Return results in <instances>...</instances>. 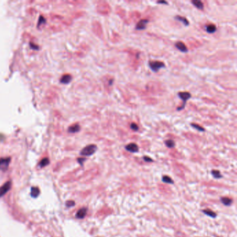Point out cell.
<instances>
[{
    "instance_id": "ffe728a7",
    "label": "cell",
    "mask_w": 237,
    "mask_h": 237,
    "mask_svg": "<svg viewBox=\"0 0 237 237\" xmlns=\"http://www.w3.org/2000/svg\"><path fill=\"white\" fill-rule=\"evenodd\" d=\"M191 126L193 127V128H195V129H197V130H198V131H205V129H204L202 127L198 125V124H197L192 123V124H191Z\"/></svg>"
},
{
    "instance_id": "52a82bcc",
    "label": "cell",
    "mask_w": 237,
    "mask_h": 237,
    "mask_svg": "<svg viewBox=\"0 0 237 237\" xmlns=\"http://www.w3.org/2000/svg\"><path fill=\"white\" fill-rule=\"evenodd\" d=\"M125 149L127 150V151L132 152V153L139 152V146H138L136 143H129L127 145H126Z\"/></svg>"
},
{
    "instance_id": "8fae6325",
    "label": "cell",
    "mask_w": 237,
    "mask_h": 237,
    "mask_svg": "<svg viewBox=\"0 0 237 237\" xmlns=\"http://www.w3.org/2000/svg\"><path fill=\"white\" fill-rule=\"evenodd\" d=\"M191 3L194 5V6L198 9L202 10L204 9V5L201 1H199V0H192V1H191Z\"/></svg>"
},
{
    "instance_id": "7402d4cb",
    "label": "cell",
    "mask_w": 237,
    "mask_h": 237,
    "mask_svg": "<svg viewBox=\"0 0 237 237\" xmlns=\"http://www.w3.org/2000/svg\"><path fill=\"white\" fill-rule=\"evenodd\" d=\"M211 173H212V175L213 176V177L216 178V179H219V178H220L222 177L220 172H219L218 170H212V172H211Z\"/></svg>"
},
{
    "instance_id": "30bf717a",
    "label": "cell",
    "mask_w": 237,
    "mask_h": 237,
    "mask_svg": "<svg viewBox=\"0 0 237 237\" xmlns=\"http://www.w3.org/2000/svg\"><path fill=\"white\" fill-rule=\"evenodd\" d=\"M175 19L178 20V21L182 22L183 24L185 25V26H188V25H189V22H188V20L184 17L180 16V15H177V16L175 17Z\"/></svg>"
},
{
    "instance_id": "7c38bea8",
    "label": "cell",
    "mask_w": 237,
    "mask_h": 237,
    "mask_svg": "<svg viewBox=\"0 0 237 237\" xmlns=\"http://www.w3.org/2000/svg\"><path fill=\"white\" fill-rule=\"evenodd\" d=\"M72 80V76L70 75H65L61 77V82L63 83H68L70 82V81Z\"/></svg>"
},
{
    "instance_id": "6da1fadb",
    "label": "cell",
    "mask_w": 237,
    "mask_h": 237,
    "mask_svg": "<svg viewBox=\"0 0 237 237\" xmlns=\"http://www.w3.org/2000/svg\"><path fill=\"white\" fill-rule=\"evenodd\" d=\"M149 67L154 72H157L160 69L165 67L164 62L159 61H150L149 62Z\"/></svg>"
},
{
    "instance_id": "e0dca14e",
    "label": "cell",
    "mask_w": 237,
    "mask_h": 237,
    "mask_svg": "<svg viewBox=\"0 0 237 237\" xmlns=\"http://www.w3.org/2000/svg\"><path fill=\"white\" fill-rule=\"evenodd\" d=\"M165 144L168 147H169V148H172V147H174L175 145L174 141H172V140H170V139L165 141Z\"/></svg>"
},
{
    "instance_id": "d4e9b609",
    "label": "cell",
    "mask_w": 237,
    "mask_h": 237,
    "mask_svg": "<svg viewBox=\"0 0 237 237\" xmlns=\"http://www.w3.org/2000/svg\"><path fill=\"white\" fill-rule=\"evenodd\" d=\"M143 159H144V161H147V162H152L153 161V160L151 159V158H150L148 157H144Z\"/></svg>"
},
{
    "instance_id": "4316f807",
    "label": "cell",
    "mask_w": 237,
    "mask_h": 237,
    "mask_svg": "<svg viewBox=\"0 0 237 237\" xmlns=\"http://www.w3.org/2000/svg\"><path fill=\"white\" fill-rule=\"evenodd\" d=\"M157 3H159V4H167L168 3H167V2H165V1H162V2H157Z\"/></svg>"
},
{
    "instance_id": "ac0fdd59",
    "label": "cell",
    "mask_w": 237,
    "mask_h": 237,
    "mask_svg": "<svg viewBox=\"0 0 237 237\" xmlns=\"http://www.w3.org/2000/svg\"><path fill=\"white\" fill-rule=\"evenodd\" d=\"M203 213H205L206 215L209 216H211V217H212V218H215L216 216V213H214L213 211H212L210 210V209L204 210L203 211Z\"/></svg>"
},
{
    "instance_id": "277c9868",
    "label": "cell",
    "mask_w": 237,
    "mask_h": 237,
    "mask_svg": "<svg viewBox=\"0 0 237 237\" xmlns=\"http://www.w3.org/2000/svg\"><path fill=\"white\" fill-rule=\"evenodd\" d=\"M11 158H2L0 159V170L2 171H6L9 167Z\"/></svg>"
},
{
    "instance_id": "d6986e66",
    "label": "cell",
    "mask_w": 237,
    "mask_h": 237,
    "mask_svg": "<svg viewBox=\"0 0 237 237\" xmlns=\"http://www.w3.org/2000/svg\"><path fill=\"white\" fill-rule=\"evenodd\" d=\"M49 163H50L49 159H48L47 158H44V159H42L41 161L40 162L39 165L40 167H45V166H46V165H47L48 164H49Z\"/></svg>"
},
{
    "instance_id": "9a60e30c",
    "label": "cell",
    "mask_w": 237,
    "mask_h": 237,
    "mask_svg": "<svg viewBox=\"0 0 237 237\" xmlns=\"http://www.w3.org/2000/svg\"><path fill=\"white\" fill-rule=\"evenodd\" d=\"M80 130V126L78 124H75L74 125L71 126L70 128H69V132H71V133H75V132H77Z\"/></svg>"
},
{
    "instance_id": "44dd1931",
    "label": "cell",
    "mask_w": 237,
    "mask_h": 237,
    "mask_svg": "<svg viewBox=\"0 0 237 237\" xmlns=\"http://www.w3.org/2000/svg\"><path fill=\"white\" fill-rule=\"evenodd\" d=\"M163 182L168 183H173V180L168 176H164L162 178Z\"/></svg>"
},
{
    "instance_id": "4fadbf2b",
    "label": "cell",
    "mask_w": 237,
    "mask_h": 237,
    "mask_svg": "<svg viewBox=\"0 0 237 237\" xmlns=\"http://www.w3.org/2000/svg\"><path fill=\"white\" fill-rule=\"evenodd\" d=\"M206 31L209 34H213L216 31V27L213 24H209L206 27Z\"/></svg>"
},
{
    "instance_id": "9c48e42d",
    "label": "cell",
    "mask_w": 237,
    "mask_h": 237,
    "mask_svg": "<svg viewBox=\"0 0 237 237\" xmlns=\"http://www.w3.org/2000/svg\"><path fill=\"white\" fill-rule=\"evenodd\" d=\"M87 213V209L86 208H81L79 210L76 214V217L80 219H82L85 217Z\"/></svg>"
},
{
    "instance_id": "603a6c76",
    "label": "cell",
    "mask_w": 237,
    "mask_h": 237,
    "mask_svg": "<svg viewBox=\"0 0 237 237\" xmlns=\"http://www.w3.org/2000/svg\"><path fill=\"white\" fill-rule=\"evenodd\" d=\"M130 128L134 131H138L139 130V126L136 123H131L130 124Z\"/></svg>"
},
{
    "instance_id": "8992f818",
    "label": "cell",
    "mask_w": 237,
    "mask_h": 237,
    "mask_svg": "<svg viewBox=\"0 0 237 237\" xmlns=\"http://www.w3.org/2000/svg\"><path fill=\"white\" fill-rule=\"evenodd\" d=\"M147 24H148V20H147L143 19V20H140V21L138 22L136 25V29L139 30V31L144 30V29H146Z\"/></svg>"
},
{
    "instance_id": "484cf974",
    "label": "cell",
    "mask_w": 237,
    "mask_h": 237,
    "mask_svg": "<svg viewBox=\"0 0 237 237\" xmlns=\"http://www.w3.org/2000/svg\"><path fill=\"white\" fill-rule=\"evenodd\" d=\"M85 160H86V159H84V158H80V159H78V161L80 162V164L81 165H82V164H83V162Z\"/></svg>"
},
{
    "instance_id": "cb8c5ba5",
    "label": "cell",
    "mask_w": 237,
    "mask_h": 237,
    "mask_svg": "<svg viewBox=\"0 0 237 237\" xmlns=\"http://www.w3.org/2000/svg\"><path fill=\"white\" fill-rule=\"evenodd\" d=\"M66 205H67L68 207H71V206L75 205V202H74V201H68V202H66Z\"/></svg>"
},
{
    "instance_id": "ba28073f",
    "label": "cell",
    "mask_w": 237,
    "mask_h": 237,
    "mask_svg": "<svg viewBox=\"0 0 237 237\" xmlns=\"http://www.w3.org/2000/svg\"><path fill=\"white\" fill-rule=\"evenodd\" d=\"M175 47H177V49L179 50L180 52H184L185 53V52H188L187 47V46H186V45L183 42H181V41L177 42L175 44Z\"/></svg>"
},
{
    "instance_id": "2e32d148",
    "label": "cell",
    "mask_w": 237,
    "mask_h": 237,
    "mask_svg": "<svg viewBox=\"0 0 237 237\" xmlns=\"http://www.w3.org/2000/svg\"><path fill=\"white\" fill-rule=\"evenodd\" d=\"M221 202L224 205H226V206H229L231 205V202H232V200H231V199L229 198H225V197H223L221 198Z\"/></svg>"
},
{
    "instance_id": "3957f363",
    "label": "cell",
    "mask_w": 237,
    "mask_h": 237,
    "mask_svg": "<svg viewBox=\"0 0 237 237\" xmlns=\"http://www.w3.org/2000/svg\"><path fill=\"white\" fill-rule=\"evenodd\" d=\"M178 96H179L180 98L183 101L182 105L180 107H179V108H177V110L180 111V110H182V109L184 108L187 102L191 98V95L190 93H188V92H180V93H178Z\"/></svg>"
},
{
    "instance_id": "7a4b0ae2",
    "label": "cell",
    "mask_w": 237,
    "mask_h": 237,
    "mask_svg": "<svg viewBox=\"0 0 237 237\" xmlns=\"http://www.w3.org/2000/svg\"><path fill=\"white\" fill-rule=\"evenodd\" d=\"M97 150H98V147L97 145L94 144L89 145L88 146L84 147V148L81 150L80 154L83 156H91L95 153Z\"/></svg>"
},
{
    "instance_id": "5bb4252c",
    "label": "cell",
    "mask_w": 237,
    "mask_h": 237,
    "mask_svg": "<svg viewBox=\"0 0 237 237\" xmlns=\"http://www.w3.org/2000/svg\"><path fill=\"white\" fill-rule=\"evenodd\" d=\"M40 194V190L38 187H32L31 191V195L33 198H37Z\"/></svg>"
},
{
    "instance_id": "83f0119b",
    "label": "cell",
    "mask_w": 237,
    "mask_h": 237,
    "mask_svg": "<svg viewBox=\"0 0 237 237\" xmlns=\"http://www.w3.org/2000/svg\"><path fill=\"white\" fill-rule=\"evenodd\" d=\"M31 47H34V48H36V49H38V47H37V46H35L34 44H32V43H31Z\"/></svg>"
},
{
    "instance_id": "5b68a950",
    "label": "cell",
    "mask_w": 237,
    "mask_h": 237,
    "mask_svg": "<svg viewBox=\"0 0 237 237\" xmlns=\"http://www.w3.org/2000/svg\"><path fill=\"white\" fill-rule=\"evenodd\" d=\"M11 187V182H8L5 183L2 187H0V198L4 195L10 190Z\"/></svg>"
}]
</instances>
